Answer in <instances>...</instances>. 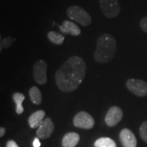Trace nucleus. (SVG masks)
Wrapping results in <instances>:
<instances>
[{"label": "nucleus", "instance_id": "obj_19", "mask_svg": "<svg viewBox=\"0 0 147 147\" xmlns=\"http://www.w3.org/2000/svg\"><path fill=\"white\" fill-rule=\"evenodd\" d=\"M140 136L144 142L147 143V121H145L140 127Z\"/></svg>", "mask_w": 147, "mask_h": 147}, {"label": "nucleus", "instance_id": "obj_1", "mask_svg": "<svg viewBox=\"0 0 147 147\" xmlns=\"http://www.w3.org/2000/svg\"><path fill=\"white\" fill-rule=\"evenodd\" d=\"M86 71L87 65L82 58L78 56L70 57L56 72L55 80L58 88L63 92L75 91L83 83Z\"/></svg>", "mask_w": 147, "mask_h": 147}, {"label": "nucleus", "instance_id": "obj_5", "mask_svg": "<svg viewBox=\"0 0 147 147\" xmlns=\"http://www.w3.org/2000/svg\"><path fill=\"white\" fill-rule=\"evenodd\" d=\"M74 125L82 129H92L95 124L92 116L86 111H80L74 117Z\"/></svg>", "mask_w": 147, "mask_h": 147}, {"label": "nucleus", "instance_id": "obj_16", "mask_svg": "<svg viewBox=\"0 0 147 147\" xmlns=\"http://www.w3.org/2000/svg\"><path fill=\"white\" fill-rule=\"evenodd\" d=\"M47 38L53 44H56V45H61L65 40V37L63 34L56 31L48 32Z\"/></svg>", "mask_w": 147, "mask_h": 147}, {"label": "nucleus", "instance_id": "obj_22", "mask_svg": "<svg viewBox=\"0 0 147 147\" xmlns=\"http://www.w3.org/2000/svg\"><path fill=\"white\" fill-rule=\"evenodd\" d=\"M41 146V143L39 142V138L38 137H36L34 140V142H33V146L34 147H40Z\"/></svg>", "mask_w": 147, "mask_h": 147}, {"label": "nucleus", "instance_id": "obj_13", "mask_svg": "<svg viewBox=\"0 0 147 147\" xmlns=\"http://www.w3.org/2000/svg\"><path fill=\"white\" fill-rule=\"evenodd\" d=\"M80 140V137L77 132H68L63 137L62 147H75Z\"/></svg>", "mask_w": 147, "mask_h": 147}, {"label": "nucleus", "instance_id": "obj_20", "mask_svg": "<svg viewBox=\"0 0 147 147\" xmlns=\"http://www.w3.org/2000/svg\"><path fill=\"white\" fill-rule=\"evenodd\" d=\"M140 26L144 32L147 33V16L143 17L140 21Z\"/></svg>", "mask_w": 147, "mask_h": 147}, {"label": "nucleus", "instance_id": "obj_2", "mask_svg": "<svg viewBox=\"0 0 147 147\" xmlns=\"http://www.w3.org/2000/svg\"><path fill=\"white\" fill-rule=\"evenodd\" d=\"M116 40L110 34H104L96 40L94 60L97 63L105 64L110 61L115 55Z\"/></svg>", "mask_w": 147, "mask_h": 147}, {"label": "nucleus", "instance_id": "obj_17", "mask_svg": "<svg viewBox=\"0 0 147 147\" xmlns=\"http://www.w3.org/2000/svg\"><path fill=\"white\" fill-rule=\"evenodd\" d=\"M95 147H116V143L110 137H100L94 143Z\"/></svg>", "mask_w": 147, "mask_h": 147}, {"label": "nucleus", "instance_id": "obj_3", "mask_svg": "<svg viewBox=\"0 0 147 147\" xmlns=\"http://www.w3.org/2000/svg\"><path fill=\"white\" fill-rule=\"evenodd\" d=\"M66 15L72 21L83 26H88L92 23V17L87 11L79 6H70L66 11Z\"/></svg>", "mask_w": 147, "mask_h": 147}, {"label": "nucleus", "instance_id": "obj_10", "mask_svg": "<svg viewBox=\"0 0 147 147\" xmlns=\"http://www.w3.org/2000/svg\"><path fill=\"white\" fill-rule=\"evenodd\" d=\"M119 138L123 147H137V138L130 129L123 128L119 134Z\"/></svg>", "mask_w": 147, "mask_h": 147}, {"label": "nucleus", "instance_id": "obj_21", "mask_svg": "<svg viewBox=\"0 0 147 147\" xmlns=\"http://www.w3.org/2000/svg\"><path fill=\"white\" fill-rule=\"evenodd\" d=\"M6 147H19L18 145L16 144V142L13 140H10L8 142H7V145H6Z\"/></svg>", "mask_w": 147, "mask_h": 147}, {"label": "nucleus", "instance_id": "obj_11", "mask_svg": "<svg viewBox=\"0 0 147 147\" xmlns=\"http://www.w3.org/2000/svg\"><path fill=\"white\" fill-rule=\"evenodd\" d=\"M61 32L65 34H70L73 36H78L81 34V30L79 27L72 21H64L62 26L59 27Z\"/></svg>", "mask_w": 147, "mask_h": 147}, {"label": "nucleus", "instance_id": "obj_14", "mask_svg": "<svg viewBox=\"0 0 147 147\" xmlns=\"http://www.w3.org/2000/svg\"><path fill=\"white\" fill-rule=\"evenodd\" d=\"M29 95H30V100L34 104L40 105L42 103V93H41L40 90L38 89V88H37L36 86H33L30 89Z\"/></svg>", "mask_w": 147, "mask_h": 147}, {"label": "nucleus", "instance_id": "obj_18", "mask_svg": "<svg viewBox=\"0 0 147 147\" xmlns=\"http://www.w3.org/2000/svg\"><path fill=\"white\" fill-rule=\"evenodd\" d=\"M15 41V38L11 37H5L1 39L0 42V51L3 50V48H8L11 46V44Z\"/></svg>", "mask_w": 147, "mask_h": 147}, {"label": "nucleus", "instance_id": "obj_6", "mask_svg": "<svg viewBox=\"0 0 147 147\" xmlns=\"http://www.w3.org/2000/svg\"><path fill=\"white\" fill-rule=\"evenodd\" d=\"M126 87L137 96L142 97L147 96V83L142 79H129L127 81Z\"/></svg>", "mask_w": 147, "mask_h": 147}, {"label": "nucleus", "instance_id": "obj_7", "mask_svg": "<svg viewBox=\"0 0 147 147\" xmlns=\"http://www.w3.org/2000/svg\"><path fill=\"white\" fill-rule=\"evenodd\" d=\"M47 64L42 60L38 61L34 65V79L38 84L43 85L47 83Z\"/></svg>", "mask_w": 147, "mask_h": 147}, {"label": "nucleus", "instance_id": "obj_15", "mask_svg": "<svg viewBox=\"0 0 147 147\" xmlns=\"http://www.w3.org/2000/svg\"><path fill=\"white\" fill-rule=\"evenodd\" d=\"M25 96L21 92H15L12 95V99L16 104V112L17 115H21L24 112V107L22 105V102L25 100Z\"/></svg>", "mask_w": 147, "mask_h": 147}, {"label": "nucleus", "instance_id": "obj_4", "mask_svg": "<svg viewBox=\"0 0 147 147\" xmlns=\"http://www.w3.org/2000/svg\"><path fill=\"white\" fill-rule=\"evenodd\" d=\"M99 3L103 15L109 19L115 18L120 13L121 6L119 0H99Z\"/></svg>", "mask_w": 147, "mask_h": 147}, {"label": "nucleus", "instance_id": "obj_23", "mask_svg": "<svg viewBox=\"0 0 147 147\" xmlns=\"http://www.w3.org/2000/svg\"><path fill=\"white\" fill-rule=\"evenodd\" d=\"M6 132V129L5 127H0V137H3L4 136V134H5Z\"/></svg>", "mask_w": 147, "mask_h": 147}, {"label": "nucleus", "instance_id": "obj_9", "mask_svg": "<svg viewBox=\"0 0 147 147\" xmlns=\"http://www.w3.org/2000/svg\"><path fill=\"white\" fill-rule=\"evenodd\" d=\"M55 129V125L51 118H46L42 121L37 130L36 135L39 139L45 140L52 136Z\"/></svg>", "mask_w": 147, "mask_h": 147}, {"label": "nucleus", "instance_id": "obj_12", "mask_svg": "<svg viewBox=\"0 0 147 147\" xmlns=\"http://www.w3.org/2000/svg\"><path fill=\"white\" fill-rule=\"evenodd\" d=\"M45 111L42 110H37L35 112H34L29 117V125L31 128H36L38 127L39 125L42 123V122L44 120V117H45Z\"/></svg>", "mask_w": 147, "mask_h": 147}, {"label": "nucleus", "instance_id": "obj_8", "mask_svg": "<svg viewBox=\"0 0 147 147\" xmlns=\"http://www.w3.org/2000/svg\"><path fill=\"white\" fill-rule=\"evenodd\" d=\"M123 110L119 106H112L107 111L105 117V122L107 126L115 127L118 123H119L123 119Z\"/></svg>", "mask_w": 147, "mask_h": 147}]
</instances>
